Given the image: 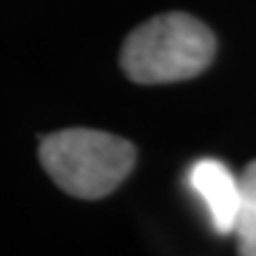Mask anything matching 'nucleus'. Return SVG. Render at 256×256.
Segmentation results:
<instances>
[{
  "label": "nucleus",
  "mask_w": 256,
  "mask_h": 256,
  "mask_svg": "<svg viewBox=\"0 0 256 256\" xmlns=\"http://www.w3.org/2000/svg\"><path fill=\"white\" fill-rule=\"evenodd\" d=\"M188 185L204 202L214 230L218 235L232 232L240 206V176L218 159H200L188 171Z\"/></svg>",
  "instance_id": "nucleus-3"
},
{
  "label": "nucleus",
  "mask_w": 256,
  "mask_h": 256,
  "mask_svg": "<svg viewBox=\"0 0 256 256\" xmlns=\"http://www.w3.org/2000/svg\"><path fill=\"white\" fill-rule=\"evenodd\" d=\"M40 164L66 194L100 200L119 188L136 166V147L92 128L57 130L40 140Z\"/></svg>",
  "instance_id": "nucleus-2"
},
{
  "label": "nucleus",
  "mask_w": 256,
  "mask_h": 256,
  "mask_svg": "<svg viewBox=\"0 0 256 256\" xmlns=\"http://www.w3.org/2000/svg\"><path fill=\"white\" fill-rule=\"evenodd\" d=\"M232 232L238 235L240 254L256 256V162L240 174V206Z\"/></svg>",
  "instance_id": "nucleus-4"
},
{
  "label": "nucleus",
  "mask_w": 256,
  "mask_h": 256,
  "mask_svg": "<svg viewBox=\"0 0 256 256\" xmlns=\"http://www.w3.org/2000/svg\"><path fill=\"white\" fill-rule=\"evenodd\" d=\"M216 52L206 24L180 12L150 19L126 38L121 66L136 83H174L202 74Z\"/></svg>",
  "instance_id": "nucleus-1"
}]
</instances>
